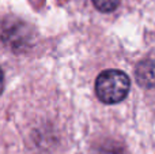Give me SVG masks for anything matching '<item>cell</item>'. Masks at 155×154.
Instances as JSON below:
<instances>
[{
    "label": "cell",
    "mask_w": 155,
    "mask_h": 154,
    "mask_svg": "<svg viewBox=\"0 0 155 154\" xmlns=\"http://www.w3.org/2000/svg\"><path fill=\"white\" fill-rule=\"evenodd\" d=\"M135 76L139 86L151 89L155 86V62L154 60H142L136 65Z\"/></svg>",
    "instance_id": "7a4b0ae2"
},
{
    "label": "cell",
    "mask_w": 155,
    "mask_h": 154,
    "mask_svg": "<svg viewBox=\"0 0 155 154\" xmlns=\"http://www.w3.org/2000/svg\"><path fill=\"white\" fill-rule=\"evenodd\" d=\"M93 3L97 10L102 11V12H110L117 8V5L120 4V0H93Z\"/></svg>",
    "instance_id": "3957f363"
},
{
    "label": "cell",
    "mask_w": 155,
    "mask_h": 154,
    "mask_svg": "<svg viewBox=\"0 0 155 154\" xmlns=\"http://www.w3.org/2000/svg\"><path fill=\"white\" fill-rule=\"evenodd\" d=\"M131 82L127 74L118 70H106L99 74L95 82V93L105 104H117L127 97Z\"/></svg>",
    "instance_id": "6da1fadb"
},
{
    "label": "cell",
    "mask_w": 155,
    "mask_h": 154,
    "mask_svg": "<svg viewBox=\"0 0 155 154\" xmlns=\"http://www.w3.org/2000/svg\"><path fill=\"white\" fill-rule=\"evenodd\" d=\"M3 83H4V79H3V71L0 68V94H2V90H3Z\"/></svg>",
    "instance_id": "277c9868"
}]
</instances>
